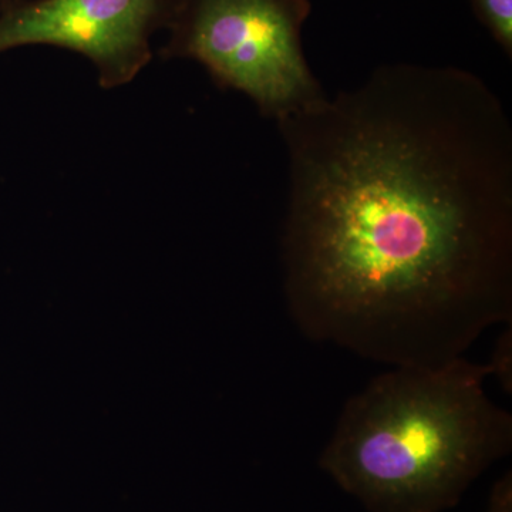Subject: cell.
<instances>
[{"mask_svg": "<svg viewBox=\"0 0 512 512\" xmlns=\"http://www.w3.org/2000/svg\"><path fill=\"white\" fill-rule=\"evenodd\" d=\"M288 309L316 342L439 366L512 316V123L477 74L382 64L279 121Z\"/></svg>", "mask_w": 512, "mask_h": 512, "instance_id": "1", "label": "cell"}, {"mask_svg": "<svg viewBox=\"0 0 512 512\" xmlns=\"http://www.w3.org/2000/svg\"><path fill=\"white\" fill-rule=\"evenodd\" d=\"M490 367L461 356L400 366L346 403L320 466L370 512H443L507 456L512 417L485 393Z\"/></svg>", "mask_w": 512, "mask_h": 512, "instance_id": "2", "label": "cell"}, {"mask_svg": "<svg viewBox=\"0 0 512 512\" xmlns=\"http://www.w3.org/2000/svg\"><path fill=\"white\" fill-rule=\"evenodd\" d=\"M311 0H181L164 59L201 63L276 123L325 99L303 50Z\"/></svg>", "mask_w": 512, "mask_h": 512, "instance_id": "3", "label": "cell"}, {"mask_svg": "<svg viewBox=\"0 0 512 512\" xmlns=\"http://www.w3.org/2000/svg\"><path fill=\"white\" fill-rule=\"evenodd\" d=\"M181 0H22L0 13V53L55 46L86 56L103 89L130 83L153 59L151 37Z\"/></svg>", "mask_w": 512, "mask_h": 512, "instance_id": "4", "label": "cell"}, {"mask_svg": "<svg viewBox=\"0 0 512 512\" xmlns=\"http://www.w3.org/2000/svg\"><path fill=\"white\" fill-rule=\"evenodd\" d=\"M481 25L508 59L512 57V0H468Z\"/></svg>", "mask_w": 512, "mask_h": 512, "instance_id": "5", "label": "cell"}, {"mask_svg": "<svg viewBox=\"0 0 512 512\" xmlns=\"http://www.w3.org/2000/svg\"><path fill=\"white\" fill-rule=\"evenodd\" d=\"M512 332L511 326L501 333L495 343L493 356H491L490 376L498 380L505 393L510 394L512 390Z\"/></svg>", "mask_w": 512, "mask_h": 512, "instance_id": "6", "label": "cell"}, {"mask_svg": "<svg viewBox=\"0 0 512 512\" xmlns=\"http://www.w3.org/2000/svg\"><path fill=\"white\" fill-rule=\"evenodd\" d=\"M20 2H22V0H0V13L15 8Z\"/></svg>", "mask_w": 512, "mask_h": 512, "instance_id": "7", "label": "cell"}]
</instances>
